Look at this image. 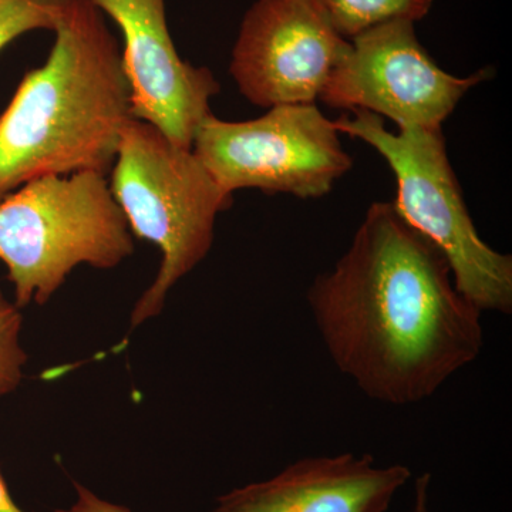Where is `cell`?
I'll return each instance as SVG.
<instances>
[{
  "instance_id": "3957f363",
  "label": "cell",
  "mask_w": 512,
  "mask_h": 512,
  "mask_svg": "<svg viewBox=\"0 0 512 512\" xmlns=\"http://www.w3.org/2000/svg\"><path fill=\"white\" fill-rule=\"evenodd\" d=\"M110 173L111 194L131 234L161 252L156 279L131 312L133 332L163 312L168 292L210 254L215 221L231 208L234 195L222 190L194 151L136 119L121 131Z\"/></svg>"
},
{
  "instance_id": "ba28073f",
  "label": "cell",
  "mask_w": 512,
  "mask_h": 512,
  "mask_svg": "<svg viewBox=\"0 0 512 512\" xmlns=\"http://www.w3.org/2000/svg\"><path fill=\"white\" fill-rule=\"evenodd\" d=\"M349 47L315 0H255L239 26L229 74L262 109L316 103Z\"/></svg>"
},
{
  "instance_id": "2e32d148",
  "label": "cell",
  "mask_w": 512,
  "mask_h": 512,
  "mask_svg": "<svg viewBox=\"0 0 512 512\" xmlns=\"http://www.w3.org/2000/svg\"><path fill=\"white\" fill-rule=\"evenodd\" d=\"M0 512H26L15 503L12 495H10L8 484H6L2 471H0Z\"/></svg>"
},
{
  "instance_id": "7c38bea8",
  "label": "cell",
  "mask_w": 512,
  "mask_h": 512,
  "mask_svg": "<svg viewBox=\"0 0 512 512\" xmlns=\"http://www.w3.org/2000/svg\"><path fill=\"white\" fill-rule=\"evenodd\" d=\"M22 309L0 291V399L15 392L22 383L28 355L20 343Z\"/></svg>"
},
{
  "instance_id": "9c48e42d",
  "label": "cell",
  "mask_w": 512,
  "mask_h": 512,
  "mask_svg": "<svg viewBox=\"0 0 512 512\" xmlns=\"http://www.w3.org/2000/svg\"><path fill=\"white\" fill-rule=\"evenodd\" d=\"M123 35V69L133 119L157 127L175 146L192 150L195 134L221 92L208 67L178 53L168 29L165 0H90Z\"/></svg>"
},
{
  "instance_id": "5b68a950",
  "label": "cell",
  "mask_w": 512,
  "mask_h": 512,
  "mask_svg": "<svg viewBox=\"0 0 512 512\" xmlns=\"http://www.w3.org/2000/svg\"><path fill=\"white\" fill-rule=\"evenodd\" d=\"M333 120L340 134L375 148L396 177L393 202L446 255L458 291L481 312H512V256L478 235L448 158L443 128L387 130L382 117L352 111Z\"/></svg>"
},
{
  "instance_id": "8992f818",
  "label": "cell",
  "mask_w": 512,
  "mask_h": 512,
  "mask_svg": "<svg viewBox=\"0 0 512 512\" xmlns=\"http://www.w3.org/2000/svg\"><path fill=\"white\" fill-rule=\"evenodd\" d=\"M192 151L222 190L320 198L352 170L340 133L316 103L269 107L264 116L227 121L208 114Z\"/></svg>"
},
{
  "instance_id": "8fae6325",
  "label": "cell",
  "mask_w": 512,
  "mask_h": 512,
  "mask_svg": "<svg viewBox=\"0 0 512 512\" xmlns=\"http://www.w3.org/2000/svg\"><path fill=\"white\" fill-rule=\"evenodd\" d=\"M336 30L353 37L393 20L417 23L426 18L434 0H315Z\"/></svg>"
},
{
  "instance_id": "5bb4252c",
  "label": "cell",
  "mask_w": 512,
  "mask_h": 512,
  "mask_svg": "<svg viewBox=\"0 0 512 512\" xmlns=\"http://www.w3.org/2000/svg\"><path fill=\"white\" fill-rule=\"evenodd\" d=\"M74 487H76L77 493L76 503L66 510H57L56 512H133L123 505L103 500L82 484L74 483Z\"/></svg>"
},
{
  "instance_id": "9a60e30c",
  "label": "cell",
  "mask_w": 512,
  "mask_h": 512,
  "mask_svg": "<svg viewBox=\"0 0 512 512\" xmlns=\"http://www.w3.org/2000/svg\"><path fill=\"white\" fill-rule=\"evenodd\" d=\"M430 485V473L421 474V476L416 478V483H414V505L412 512H431Z\"/></svg>"
},
{
  "instance_id": "30bf717a",
  "label": "cell",
  "mask_w": 512,
  "mask_h": 512,
  "mask_svg": "<svg viewBox=\"0 0 512 512\" xmlns=\"http://www.w3.org/2000/svg\"><path fill=\"white\" fill-rule=\"evenodd\" d=\"M412 471L370 454L306 457L222 495L214 512H387Z\"/></svg>"
},
{
  "instance_id": "277c9868",
  "label": "cell",
  "mask_w": 512,
  "mask_h": 512,
  "mask_svg": "<svg viewBox=\"0 0 512 512\" xmlns=\"http://www.w3.org/2000/svg\"><path fill=\"white\" fill-rule=\"evenodd\" d=\"M133 252L107 175H46L0 201V264L19 309L49 302L76 266L113 269Z\"/></svg>"
},
{
  "instance_id": "7a4b0ae2",
  "label": "cell",
  "mask_w": 512,
  "mask_h": 512,
  "mask_svg": "<svg viewBox=\"0 0 512 512\" xmlns=\"http://www.w3.org/2000/svg\"><path fill=\"white\" fill-rule=\"evenodd\" d=\"M45 64L0 113V201L46 175H109L131 94L121 47L90 0H62Z\"/></svg>"
},
{
  "instance_id": "6da1fadb",
  "label": "cell",
  "mask_w": 512,
  "mask_h": 512,
  "mask_svg": "<svg viewBox=\"0 0 512 512\" xmlns=\"http://www.w3.org/2000/svg\"><path fill=\"white\" fill-rule=\"evenodd\" d=\"M306 298L333 365L375 402L430 399L483 350V312L393 202L367 208L345 254Z\"/></svg>"
},
{
  "instance_id": "52a82bcc",
  "label": "cell",
  "mask_w": 512,
  "mask_h": 512,
  "mask_svg": "<svg viewBox=\"0 0 512 512\" xmlns=\"http://www.w3.org/2000/svg\"><path fill=\"white\" fill-rule=\"evenodd\" d=\"M493 76L491 67L467 77L447 73L421 45L416 23L393 20L350 40L319 100L387 117L397 128H439L473 87Z\"/></svg>"
},
{
  "instance_id": "4fadbf2b",
  "label": "cell",
  "mask_w": 512,
  "mask_h": 512,
  "mask_svg": "<svg viewBox=\"0 0 512 512\" xmlns=\"http://www.w3.org/2000/svg\"><path fill=\"white\" fill-rule=\"evenodd\" d=\"M62 0H0V52L33 30L55 29Z\"/></svg>"
}]
</instances>
